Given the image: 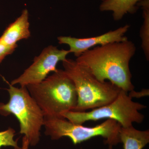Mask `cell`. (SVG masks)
Wrapping results in <instances>:
<instances>
[{
  "mask_svg": "<svg viewBox=\"0 0 149 149\" xmlns=\"http://www.w3.org/2000/svg\"><path fill=\"white\" fill-rule=\"evenodd\" d=\"M136 51L135 44L127 40L94 47L83 52L75 61L99 81L109 80L128 93L135 88L131 82L129 62Z\"/></svg>",
  "mask_w": 149,
  "mask_h": 149,
  "instance_id": "1",
  "label": "cell"
},
{
  "mask_svg": "<svg viewBox=\"0 0 149 149\" xmlns=\"http://www.w3.org/2000/svg\"><path fill=\"white\" fill-rule=\"evenodd\" d=\"M26 87L44 116L63 118V113L73 111L77 106L74 83L63 70L57 69L40 83Z\"/></svg>",
  "mask_w": 149,
  "mask_h": 149,
  "instance_id": "2",
  "label": "cell"
},
{
  "mask_svg": "<svg viewBox=\"0 0 149 149\" xmlns=\"http://www.w3.org/2000/svg\"><path fill=\"white\" fill-rule=\"evenodd\" d=\"M62 62L77 93V104L74 111H86L107 104L115 100L121 90L109 81H99L75 60L66 58Z\"/></svg>",
  "mask_w": 149,
  "mask_h": 149,
  "instance_id": "3",
  "label": "cell"
},
{
  "mask_svg": "<svg viewBox=\"0 0 149 149\" xmlns=\"http://www.w3.org/2000/svg\"><path fill=\"white\" fill-rule=\"evenodd\" d=\"M7 89L10 99L6 104L0 102V114L7 116L13 114L20 125L19 133L24 134L29 145L39 143L41 128L44 125V114L28 92L26 86L16 88L9 84Z\"/></svg>",
  "mask_w": 149,
  "mask_h": 149,
  "instance_id": "4",
  "label": "cell"
},
{
  "mask_svg": "<svg viewBox=\"0 0 149 149\" xmlns=\"http://www.w3.org/2000/svg\"><path fill=\"white\" fill-rule=\"evenodd\" d=\"M45 134L52 140L63 137L70 139L74 145L88 141L94 137L101 136L104 143L109 146H116L120 143V123L113 119H108L100 125L92 127L75 124L64 118L44 116Z\"/></svg>",
  "mask_w": 149,
  "mask_h": 149,
  "instance_id": "5",
  "label": "cell"
},
{
  "mask_svg": "<svg viewBox=\"0 0 149 149\" xmlns=\"http://www.w3.org/2000/svg\"><path fill=\"white\" fill-rule=\"evenodd\" d=\"M146 107L143 104L133 102L128 93L121 90L115 100L107 104L90 111H68L61 116L77 124L90 120L113 119L120 123L121 127L126 128L133 125V123H141L143 121L145 116L139 111Z\"/></svg>",
  "mask_w": 149,
  "mask_h": 149,
  "instance_id": "6",
  "label": "cell"
},
{
  "mask_svg": "<svg viewBox=\"0 0 149 149\" xmlns=\"http://www.w3.org/2000/svg\"><path fill=\"white\" fill-rule=\"evenodd\" d=\"M70 53L69 50L59 49L56 47L49 46L35 57L33 63L21 75L11 81L12 85L19 84L21 87L38 84L47 77L50 72L56 71L59 62L63 61Z\"/></svg>",
  "mask_w": 149,
  "mask_h": 149,
  "instance_id": "7",
  "label": "cell"
},
{
  "mask_svg": "<svg viewBox=\"0 0 149 149\" xmlns=\"http://www.w3.org/2000/svg\"><path fill=\"white\" fill-rule=\"evenodd\" d=\"M130 27V25L126 24L116 30L94 37L77 38L69 36H60L58 37L57 39L59 44H65L69 46L70 53L74 54L75 56L78 57L85 51L93 47L128 40L125 34Z\"/></svg>",
  "mask_w": 149,
  "mask_h": 149,
  "instance_id": "8",
  "label": "cell"
},
{
  "mask_svg": "<svg viewBox=\"0 0 149 149\" xmlns=\"http://www.w3.org/2000/svg\"><path fill=\"white\" fill-rule=\"evenodd\" d=\"M29 27V13L27 10L24 9L21 15L7 27L0 37V44L16 48L18 41L28 39L31 36Z\"/></svg>",
  "mask_w": 149,
  "mask_h": 149,
  "instance_id": "9",
  "label": "cell"
},
{
  "mask_svg": "<svg viewBox=\"0 0 149 149\" xmlns=\"http://www.w3.org/2000/svg\"><path fill=\"white\" fill-rule=\"evenodd\" d=\"M119 133L124 149H143L149 143L148 130H137L132 125L121 127Z\"/></svg>",
  "mask_w": 149,
  "mask_h": 149,
  "instance_id": "10",
  "label": "cell"
},
{
  "mask_svg": "<svg viewBox=\"0 0 149 149\" xmlns=\"http://www.w3.org/2000/svg\"><path fill=\"white\" fill-rule=\"evenodd\" d=\"M141 0H105L100 6L101 11H111L116 21L122 19L127 13H135L138 9L137 4Z\"/></svg>",
  "mask_w": 149,
  "mask_h": 149,
  "instance_id": "11",
  "label": "cell"
},
{
  "mask_svg": "<svg viewBox=\"0 0 149 149\" xmlns=\"http://www.w3.org/2000/svg\"><path fill=\"white\" fill-rule=\"evenodd\" d=\"M143 10L144 22L141 27L140 36L142 40V48L148 60L149 58V7L142 8Z\"/></svg>",
  "mask_w": 149,
  "mask_h": 149,
  "instance_id": "12",
  "label": "cell"
},
{
  "mask_svg": "<svg viewBox=\"0 0 149 149\" xmlns=\"http://www.w3.org/2000/svg\"><path fill=\"white\" fill-rule=\"evenodd\" d=\"M15 131L10 128L0 131V149L3 147H12L14 149H22L18 145V140H15Z\"/></svg>",
  "mask_w": 149,
  "mask_h": 149,
  "instance_id": "13",
  "label": "cell"
},
{
  "mask_svg": "<svg viewBox=\"0 0 149 149\" xmlns=\"http://www.w3.org/2000/svg\"><path fill=\"white\" fill-rule=\"evenodd\" d=\"M16 47H7L0 44V63L7 56L10 54L15 50Z\"/></svg>",
  "mask_w": 149,
  "mask_h": 149,
  "instance_id": "14",
  "label": "cell"
},
{
  "mask_svg": "<svg viewBox=\"0 0 149 149\" xmlns=\"http://www.w3.org/2000/svg\"><path fill=\"white\" fill-rule=\"evenodd\" d=\"M128 95L131 97L132 98L133 97L140 98L141 97L149 95V90L145 89L142 90L141 92H137L134 90L130 91Z\"/></svg>",
  "mask_w": 149,
  "mask_h": 149,
  "instance_id": "15",
  "label": "cell"
},
{
  "mask_svg": "<svg viewBox=\"0 0 149 149\" xmlns=\"http://www.w3.org/2000/svg\"><path fill=\"white\" fill-rule=\"evenodd\" d=\"M29 146V143L28 141L25 138H23V139H22V149H28Z\"/></svg>",
  "mask_w": 149,
  "mask_h": 149,
  "instance_id": "16",
  "label": "cell"
},
{
  "mask_svg": "<svg viewBox=\"0 0 149 149\" xmlns=\"http://www.w3.org/2000/svg\"><path fill=\"white\" fill-rule=\"evenodd\" d=\"M109 149H113L112 146H109Z\"/></svg>",
  "mask_w": 149,
  "mask_h": 149,
  "instance_id": "17",
  "label": "cell"
},
{
  "mask_svg": "<svg viewBox=\"0 0 149 149\" xmlns=\"http://www.w3.org/2000/svg\"><path fill=\"white\" fill-rule=\"evenodd\" d=\"M102 1H105V0H102Z\"/></svg>",
  "mask_w": 149,
  "mask_h": 149,
  "instance_id": "18",
  "label": "cell"
}]
</instances>
